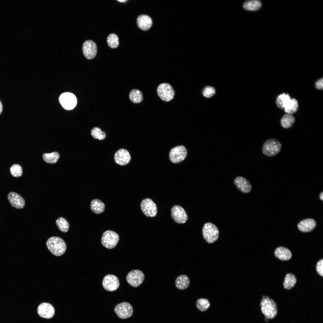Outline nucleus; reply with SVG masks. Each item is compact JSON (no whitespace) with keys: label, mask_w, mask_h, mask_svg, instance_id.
<instances>
[{"label":"nucleus","mask_w":323,"mask_h":323,"mask_svg":"<svg viewBox=\"0 0 323 323\" xmlns=\"http://www.w3.org/2000/svg\"><path fill=\"white\" fill-rule=\"evenodd\" d=\"M46 246L50 252L56 256H60L65 252L66 245L64 240L58 237H52L47 241Z\"/></svg>","instance_id":"obj_1"},{"label":"nucleus","mask_w":323,"mask_h":323,"mask_svg":"<svg viewBox=\"0 0 323 323\" xmlns=\"http://www.w3.org/2000/svg\"><path fill=\"white\" fill-rule=\"evenodd\" d=\"M262 313L266 318L272 319L277 313V305L274 300L269 297L263 296L260 304Z\"/></svg>","instance_id":"obj_2"},{"label":"nucleus","mask_w":323,"mask_h":323,"mask_svg":"<svg viewBox=\"0 0 323 323\" xmlns=\"http://www.w3.org/2000/svg\"><path fill=\"white\" fill-rule=\"evenodd\" d=\"M282 148V145L280 142L275 138H269L264 143L262 151L265 156L271 157L278 153Z\"/></svg>","instance_id":"obj_3"},{"label":"nucleus","mask_w":323,"mask_h":323,"mask_svg":"<svg viewBox=\"0 0 323 323\" xmlns=\"http://www.w3.org/2000/svg\"><path fill=\"white\" fill-rule=\"evenodd\" d=\"M202 234L205 240L208 243H212L217 240L219 236V231L215 225L208 222L204 225Z\"/></svg>","instance_id":"obj_4"},{"label":"nucleus","mask_w":323,"mask_h":323,"mask_svg":"<svg viewBox=\"0 0 323 323\" xmlns=\"http://www.w3.org/2000/svg\"><path fill=\"white\" fill-rule=\"evenodd\" d=\"M119 240L118 234L115 231L107 230L103 234L101 242L106 248L112 249L117 245Z\"/></svg>","instance_id":"obj_5"},{"label":"nucleus","mask_w":323,"mask_h":323,"mask_svg":"<svg viewBox=\"0 0 323 323\" xmlns=\"http://www.w3.org/2000/svg\"><path fill=\"white\" fill-rule=\"evenodd\" d=\"M157 92L161 99L167 102L172 100L175 94L174 91L171 86L166 83L160 84L157 87Z\"/></svg>","instance_id":"obj_6"},{"label":"nucleus","mask_w":323,"mask_h":323,"mask_svg":"<svg viewBox=\"0 0 323 323\" xmlns=\"http://www.w3.org/2000/svg\"><path fill=\"white\" fill-rule=\"evenodd\" d=\"M114 310L118 316L122 319L130 317L133 313L132 306L130 304L126 302H121L116 305Z\"/></svg>","instance_id":"obj_7"},{"label":"nucleus","mask_w":323,"mask_h":323,"mask_svg":"<svg viewBox=\"0 0 323 323\" xmlns=\"http://www.w3.org/2000/svg\"><path fill=\"white\" fill-rule=\"evenodd\" d=\"M187 155V150L185 147L180 145L172 149L169 153L170 161L175 163H179L184 160Z\"/></svg>","instance_id":"obj_8"},{"label":"nucleus","mask_w":323,"mask_h":323,"mask_svg":"<svg viewBox=\"0 0 323 323\" xmlns=\"http://www.w3.org/2000/svg\"><path fill=\"white\" fill-rule=\"evenodd\" d=\"M126 280L128 283L134 287H137L140 285L144 279V275L141 270H133L128 274L126 277Z\"/></svg>","instance_id":"obj_9"},{"label":"nucleus","mask_w":323,"mask_h":323,"mask_svg":"<svg viewBox=\"0 0 323 323\" xmlns=\"http://www.w3.org/2000/svg\"><path fill=\"white\" fill-rule=\"evenodd\" d=\"M141 210L144 214L148 217H153L157 213V208L155 203L150 198L143 200L141 202Z\"/></svg>","instance_id":"obj_10"},{"label":"nucleus","mask_w":323,"mask_h":323,"mask_svg":"<svg viewBox=\"0 0 323 323\" xmlns=\"http://www.w3.org/2000/svg\"><path fill=\"white\" fill-rule=\"evenodd\" d=\"M60 102L63 107L66 110H71L76 106L77 99L75 96L69 92L62 94L60 96Z\"/></svg>","instance_id":"obj_11"},{"label":"nucleus","mask_w":323,"mask_h":323,"mask_svg":"<svg viewBox=\"0 0 323 323\" xmlns=\"http://www.w3.org/2000/svg\"><path fill=\"white\" fill-rule=\"evenodd\" d=\"M103 288L108 291H113L117 290L120 285L118 278L112 275H108L105 276L102 281Z\"/></svg>","instance_id":"obj_12"},{"label":"nucleus","mask_w":323,"mask_h":323,"mask_svg":"<svg viewBox=\"0 0 323 323\" xmlns=\"http://www.w3.org/2000/svg\"><path fill=\"white\" fill-rule=\"evenodd\" d=\"M171 214L173 220L178 223H184L188 219L185 211L182 207L178 205H174L172 208Z\"/></svg>","instance_id":"obj_13"},{"label":"nucleus","mask_w":323,"mask_h":323,"mask_svg":"<svg viewBox=\"0 0 323 323\" xmlns=\"http://www.w3.org/2000/svg\"><path fill=\"white\" fill-rule=\"evenodd\" d=\"M83 54L86 58H94L97 53V47L95 42L91 40H87L83 43L82 47Z\"/></svg>","instance_id":"obj_14"},{"label":"nucleus","mask_w":323,"mask_h":323,"mask_svg":"<svg viewBox=\"0 0 323 323\" xmlns=\"http://www.w3.org/2000/svg\"><path fill=\"white\" fill-rule=\"evenodd\" d=\"M37 313L40 317L45 319L52 318L55 313V310L51 304L44 302L40 304L37 308Z\"/></svg>","instance_id":"obj_15"},{"label":"nucleus","mask_w":323,"mask_h":323,"mask_svg":"<svg viewBox=\"0 0 323 323\" xmlns=\"http://www.w3.org/2000/svg\"><path fill=\"white\" fill-rule=\"evenodd\" d=\"M115 162L121 165H124L130 162L131 157L128 151L124 148H121L115 153L114 157Z\"/></svg>","instance_id":"obj_16"},{"label":"nucleus","mask_w":323,"mask_h":323,"mask_svg":"<svg viewBox=\"0 0 323 323\" xmlns=\"http://www.w3.org/2000/svg\"><path fill=\"white\" fill-rule=\"evenodd\" d=\"M7 197L10 203L13 207L20 209L23 208L25 206V200L19 194L12 191L8 193Z\"/></svg>","instance_id":"obj_17"},{"label":"nucleus","mask_w":323,"mask_h":323,"mask_svg":"<svg viewBox=\"0 0 323 323\" xmlns=\"http://www.w3.org/2000/svg\"><path fill=\"white\" fill-rule=\"evenodd\" d=\"M234 184L237 189L241 192L245 193L250 192L252 189L251 184L246 178L238 176L234 179Z\"/></svg>","instance_id":"obj_18"},{"label":"nucleus","mask_w":323,"mask_h":323,"mask_svg":"<svg viewBox=\"0 0 323 323\" xmlns=\"http://www.w3.org/2000/svg\"><path fill=\"white\" fill-rule=\"evenodd\" d=\"M137 23L140 28L144 31H146L151 27L152 21L150 16L146 15L143 14L138 16Z\"/></svg>","instance_id":"obj_19"},{"label":"nucleus","mask_w":323,"mask_h":323,"mask_svg":"<svg viewBox=\"0 0 323 323\" xmlns=\"http://www.w3.org/2000/svg\"><path fill=\"white\" fill-rule=\"evenodd\" d=\"M316 223L312 219H307L299 223L298 227L300 231L303 232H308L312 230L316 227Z\"/></svg>","instance_id":"obj_20"},{"label":"nucleus","mask_w":323,"mask_h":323,"mask_svg":"<svg viewBox=\"0 0 323 323\" xmlns=\"http://www.w3.org/2000/svg\"><path fill=\"white\" fill-rule=\"evenodd\" d=\"M274 254L276 258L282 260H288L292 256L290 251L288 248L283 246L277 248L275 251Z\"/></svg>","instance_id":"obj_21"},{"label":"nucleus","mask_w":323,"mask_h":323,"mask_svg":"<svg viewBox=\"0 0 323 323\" xmlns=\"http://www.w3.org/2000/svg\"><path fill=\"white\" fill-rule=\"evenodd\" d=\"M190 281L188 277L183 275L178 276L176 279L175 283L176 287L180 290H185L189 286Z\"/></svg>","instance_id":"obj_22"},{"label":"nucleus","mask_w":323,"mask_h":323,"mask_svg":"<svg viewBox=\"0 0 323 323\" xmlns=\"http://www.w3.org/2000/svg\"><path fill=\"white\" fill-rule=\"evenodd\" d=\"M92 211L95 214H99L103 212L105 209L104 203L98 199H94L92 201L90 205Z\"/></svg>","instance_id":"obj_23"},{"label":"nucleus","mask_w":323,"mask_h":323,"mask_svg":"<svg viewBox=\"0 0 323 323\" xmlns=\"http://www.w3.org/2000/svg\"><path fill=\"white\" fill-rule=\"evenodd\" d=\"M295 121L294 117L292 114H287L282 116L281 119L280 123L282 127L288 129L293 125Z\"/></svg>","instance_id":"obj_24"},{"label":"nucleus","mask_w":323,"mask_h":323,"mask_svg":"<svg viewBox=\"0 0 323 323\" xmlns=\"http://www.w3.org/2000/svg\"><path fill=\"white\" fill-rule=\"evenodd\" d=\"M298 103L295 98H290L285 105L284 109L287 114H292L296 111L298 107Z\"/></svg>","instance_id":"obj_25"},{"label":"nucleus","mask_w":323,"mask_h":323,"mask_svg":"<svg viewBox=\"0 0 323 323\" xmlns=\"http://www.w3.org/2000/svg\"><path fill=\"white\" fill-rule=\"evenodd\" d=\"M261 3L258 0H250L245 1L243 7L245 9L250 11H255L258 10L261 7Z\"/></svg>","instance_id":"obj_26"},{"label":"nucleus","mask_w":323,"mask_h":323,"mask_svg":"<svg viewBox=\"0 0 323 323\" xmlns=\"http://www.w3.org/2000/svg\"><path fill=\"white\" fill-rule=\"evenodd\" d=\"M296 281V278L294 274H287L285 277L283 284L284 288L287 290L291 289L295 286Z\"/></svg>","instance_id":"obj_27"},{"label":"nucleus","mask_w":323,"mask_h":323,"mask_svg":"<svg viewBox=\"0 0 323 323\" xmlns=\"http://www.w3.org/2000/svg\"><path fill=\"white\" fill-rule=\"evenodd\" d=\"M129 97L130 100L135 103H141L143 100V95L141 92L137 89H133L129 93Z\"/></svg>","instance_id":"obj_28"},{"label":"nucleus","mask_w":323,"mask_h":323,"mask_svg":"<svg viewBox=\"0 0 323 323\" xmlns=\"http://www.w3.org/2000/svg\"><path fill=\"white\" fill-rule=\"evenodd\" d=\"M56 224L60 231L62 232H66L69 229V224L64 217H60L57 218L56 221Z\"/></svg>","instance_id":"obj_29"},{"label":"nucleus","mask_w":323,"mask_h":323,"mask_svg":"<svg viewBox=\"0 0 323 323\" xmlns=\"http://www.w3.org/2000/svg\"><path fill=\"white\" fill-rule=\"evenodd\" d=\"M60 156L59 153L56 152L51 153H45L42 156L43 159L45 162L51 164L57 162Z\"/></svg>","instance_id":"obj_30"},{"label":"nucleus","mask_w":323,"mask_h":323,"mask_svg":"<svg viewBox=\"0 0 323 323\" xmlns=\"http://www.w3.org/2000/svg\"><path fill=\"white\" fill-rule=\"evenodd\" d=\"M290 99V96L288 94L284 93L280 94L277 98L276 103L277 106L280 109L284 108L285 105Z\"/></svg>","instance_id":"obj_31"},{"label":"nucleus","mask_w":323,"mask_h":323,"mask_svg":"<svg viewBox=\"0 0 323 323\" xmlns=\"http://www.w3.org/2000/svg\"><path fill=\"white\" fill-rule=\"evenodd\" d=\"M91 134L93 138L99 140H103L106 137V133L102 131L100 128L97 127L92 129Z\"/></svg>","instance_id":"obj_32"},{"label":"nucleus","mask_w":323,"mask_h":323,"mask_svg":"<svg viewBox=\"0 0 323 323\" xmlns=\"http://www.w3.org/2000/svg\"><path fill=\"white\" fill-rule=\"evenodd\" d=\"M107 43L109 47L112 48H117L119 44V39L115 34H109L107 38Z\"/></svg>","instance_id":"obj_33"},{"label":"nucleus","mask_w":323,"mask_h":323,"mask_svg":"<svg viewBox=\"0 0 323 323\" xmlns=\"http://www.w3.org/2000/svg\"><path fill=\"white\" fill-rule=\"evenodd\" d=\"M210 306L209 301L205 298H200L196 302V306L197 309L200 311H204L207 310Z\"/></svg>","instance_id":"obj_34"},{"label":"nucleus","mask_w":323,"mask_h":323,"mask_svg":"<svg viewBox=\"0 0 323 323\" xmlns=\"http://www.w3.org/2000/svg\"><path fill=\"white\" fill-rule=\"evenodd\" d=\"M10 171L11 175L15 177H19L22 174V167L18 164H13L10 168Z\"/></svg>","instance_id":"obj_35"},{"label":"nucleus","mask_w":323,"mask_h":323,"mask_svg":"<svg viewBox=\"0 0 323 323\" xmlns=\"http://www.w3.org/2000/svg\"><path fill=\"white\" fill-rule=\"evenodd\" d=\"M215 90L213 87L207 86L203 89L202 94L205 97L209 98L214 95L215 93Z\"/></svg>","instance_id":"obj_36"},{"label":"nucleus","mask_w":323,"mask_h":323,"mask_svg":"<svg viewBox=\"0 0 323 323\" xmlns=\"http://www.w3.org/2000/svg\"><path fill=\"white\" fill-rule=\"evenodd\" d=\"M316 269L318 273L321 276H323V260H320L317 263Z\"/></svg>","instance_id":"obj_37"},{"label":"nucleus","mask_w":323,"mask_h":323,"mask_svg":"<svg viewBox=\"0 0 323 323\" xmlns=\"http://www.w3.org/2000/svg\"><path fill=\"white\" fill-rule=\"evenodd\" d=\"M316 88L319 90H322L323 88V79L322 78L318 80L315 83Z\"/></svg>","instance_id":"obj_38"},{"label":"nucleus","mask_w":323,"mask_h":323,"mask_svg":"<svg viewBox=\"0 0 323 323\" xmlns=\"http://www.w3.org/2000/svg\"><path fill=\"white\" fill-rule=\"evenodd\" d=\"M2 110H3L2 105V103H1V102L0 100V114L2 112Z\"/></svg>","instance_id":"obj_39"},{"label":"nucleus","mask_w":323,"mask_h":323,"mask_svg":"<svg viewBox=\"0 0 323 323\" xmlns=\"http://www.w3.org/2000/svg\"><path fill=\"white\" fill-rule=\"evenodd\" d=\"M319 197H320V199L321 200H323V192H322L320 194Z\"/></svg>","instance_id":"obj_40"},{"label":"nucleus","mask_w":323,"mask_h":323,"mask_svg":"<svg viewBox=\"0 0 323 323\" xmlns=\"http://www.w3.org/2000/svg\"><path fill=\"white\" fill-rule=\"evenodd\" d=\"M118 1H119V2H125L126 1H127V0H118Z\"/></svg>","instance_id":"obj_41"},{"label":"nucleus","mask_w":323,"mask_h":323,"mask_svg":"<svg viewBox=\"0 0 323 323\" xmlns=\"http://www.w3.org/2000/svg\"><path fill=\"white\" fill-rule=\"evenodd\" d=\"M265 320L267 322V321H268L269 319H268L267 318H266V319H265Z\"/></svg>","instance_id":"obj_42"}]
</instances>
